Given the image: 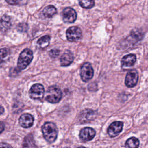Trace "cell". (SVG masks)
Listing matches in <instances>:
<instances>
[{
  "mask_svg": "<svg viewBox=\"0 0 148 148\" xmlns=\"http://www.w3.org/2000/svg\"><path fill=\"white\" fill-rule=\"evenodd\" d=\"M50 38L49 35H45L38 39L37 41V43L39 45V46L42 48H45L47 47L50 42Z\"/></svg>",
  "mask_w": 148,
  "mask_h": 148,
  "instance_id": "cell-18",
  "label": "cell"
},
{
  "mask_svg": "<svg viewBox=\"0 0 148 148\" xmlns=\"http://www.w3.org/2000/svg\"><path fill=\"white\" fill-rule=\"evenodd\" d=\"M59 54H60V50L56 49H51L49 52V54L52 58L57 57L59 55Z\"/></svg>",
  "mask_w": 148,
  "mask_h": 148,
  "instance_id": "cell-21",
  "label": "cell"
},
{
  "mask_svg": "<svg viewBox=\"0 0 148 148\" xmlns=\"http://www.w3.org/2000/svg\"><path fill=\"white\" fill-rule=\"evenodd\" d=\"M79 4L83 8H86V9H89L91 8L94 6V1H79Z\"/></svg>",
  "mask_w": 148,
  "mask_h": 148,
  "instance_id": "cell-19",
  "label": "cell"
},
{
  "mask_svg": "<svg viewBox=\"0 0 148 148\" xmlns=\"http://www.w3.org/2000/svg\"><path fill=\"white\" fill-rule=\"evenodd\" d=\"M138 74L135 69H132L128 71L125 79V84L128 87H134L138 82Z\"/></svg>",
  "mask_w": 148,
  "mask_h": 148,
  "instance_id": "cell-7",
  "label": "cell"
},
{
  "mask_svg": "<svg viewBox=\"0 0 148 148\" xmlns=\"http://www.w3.org/2000/svg\"><path fill=\"white\" fill-rule=\"evenodd\" d=\"M95 117V112L91 109L83 110L79 116V120L82 123H87L93 120Z\"/></svg>",
  "mask_w": 148,
  "mask_h": 148,
  "instance_id": "cell-12",
  "label": "cell"
},
{
  "mask_svg": "<svg viewBox=\"0 0 148 148\" xmlns=\"http://www.w3.org/2000/svg\"><path fill=\"white\" fill-rule=\"evenodd\" d=\"M19 2L20 1H6V2L11 5H17L19 3Z\"/></svg>",
  "mask_w": 148,
  "mask_h": 148,
  "instance_id": "cell-23",
  "label": "cell"
},
{
  "mask_svg": "<svg viewBox=\"0 0 148 148\" xmlns=\"http://www.w3.org/2000/svg\"><path fill=\"white\" fill-rule=\"evenodd\" d=\"M33 53L29 49H25L20 53L17 61V67L19 69H24L31 62Z\"/></svg>",
  "mask_w": 148,
  "mask_h": 148,
  "instance_id": "cell-2",
  "label": "cell"
},
{
  "mask_svg": "<svg viewBox=\"0 0 148 148\" xmlns=\"http://www.w3.org/2000/svg\"><path fill=\"white\" fill-rule=\"evenodd\" d=\"M4 128H5V125L3 123L2 121H0V133H1L4 130Z\"/></svg>",
  "mask_w": 148,
  "mask_h": 148,
  "instance_id": "cell-24",
  "label": "cell"
},
{
  "mask_svg": "<svg viewBox=\"0 0 148 148\" xmlns=\"http://www.w3.org/2000/svg\"><path fill=\"white\" fill-rule=\"evenodd\" d=\"M62 97V92L61 90L56 86H50L46 92L45 99L51 103L58 102Z\"/></svg>",
  "mask_w": 148,
  "mask_h": 148,
  "instance_id": "cell-3",
  "label": "cell"
},
{
  "mask_svg": "<svg viewBox=\"0 0 148 148\" xmlns=\"http://www.w3.org/2000/svg\"><path fill=\"white\" fill-rule=\"evenodd\" d=\"M95 131L94 129L90 127H86L81 130L79 136L83 141H89L95 136Z\"/></svg>",
  "mask_w": 148,
  "mask_h": 148,
  "instance_id": "cell-10",
  "label": "cell"
},
{
  "mask_svg": "<svg viewBox=\"0 0 148 148\" xmlns=\"http://www.w3.org/2000/svg\"><path fill=\"white\" fill-rule=\"evenodd\" d=\"M0 148H12V147L6 143L1 142L0 143Z\"/></svg>",
  "mask_w": 148,
  "mask_h": 148,
  "instance_id": "cell-22",
  "label": "cell"
},
{
  "mask_svg": "<svg viewBox=\"0 0 148 148\" xmlns=\"http://www.w3.org/2000/svg\"><path fill=\"white\" fill-rule=\"evenodd\" d=\"M4 112V109L0 105V115L2 114Z\"/></svg>",
  "mask_w": 148,
  "mask_h": 148,
  "instance_id": "cell-25",
  "label": "cell"
},
{
  "mask_svg": "<svg viewBox=\"0 0 148 148\" xmlns=\"http://www.w3.org/2000/svg\"><path fill=\"white\" fill-rule=\"evenodd\" d=\"M136 56L134 54H130L124 56L121 60V64L123 66L130 67L132 66L136 62Z\"/></svg>",
  "mask_w": 148,
  "mask_h": 148,
  "instance_id": "cell-15",
  "label": "cell"
},
{
  "mask_svg": "<svg viewBox=\"0 0 148 148\" xmlns=\"http://www.w3.org/2000/svg\"><path fill=\"white\" fill-rule=\"evenodd\" d=\"M94 70L89 62L84 63L81 67L80 70V77L82 80L87 82L89 81L93 76Z\"/></svg>",
  "mask_w": 148,
  "mask_h": 148,
  "instance_id": "cell-6",
  "label": "cell"
},
{
  "mask_svg": "<svg viewBox=\"0 0 148 148\" xmlns=\"http://www.w3.org/2000/svg\"><path fill=\"white\" fill-rule=\"evenodd\" d=\"M10 17L7 15L3 16L0 19V30L2 32H6L11 27Z\"/></svg>",
  "mask_w": 148,
  "mask_h": 148,
  "instance_id": "cell-14",
  "label": "cell"
},
{
  "mask_svg": "<svg viewBox=\"0 0 148 148\" xmlns=\"http://www.w3.org/2000/svg\"><path fill=\"white\" fill-rule=\"evenodd\" d=\"M34 123V117L29 113L22 114L19 119L20 125L24 128H29Z\"/></svg>",
  "mask_w": 148,
  "mask_h": 148,
  "instance_id": "cell-11",
  "label": "cell"
},
{
  "mask_svg": "<svg viewBox=\"0 0 148 148\" xmlns=\"http://www.w3.org/2000/svg\"><path fill=\"white\" fill-rule=\"evenodd\" d=\"M56 13V8L53 5H49L44 8L42 12V14L45 18H50L52 17Z\"/></svg>",
  "mask_w": 148,
  "mask_h": 148,
  "instance_id": "cell-16",
  "label": "cell"
},
{
  "mask_svg": "<svg viewBox=\"0 0 148 148\" xmlns=\"http://www.w3.org/2000/svg\"><path fill=\"white\" fill-rule=\"evenodd\" d=\"M42 131L44 138L49 142L52 143L57 139L58 130L54 123L52 122L45 123L42 127Z\"/></svg>",
  "mask_w": 148,
  "mask_h": 148,
  "instance_id": "cell-1",
  "label": "cell"
},
{
  "mask_svg": "<svg viewBox=\"0 0 148 148\" xmlns=\"http://www.w3.org/2000/svg\"><path fill=\"white\" fill-rule=\"evenodd\" d=\"M73 60V56L69 50L65 51L60 57V63L63 66L69 65Z\"/></svg>",
  "mask_w": 148,
  "mask_h": 148,
  "instance_id": "cell-13",
  "label": "cell"
},
{
  "mask_svg": "<svg viewBox=\"0 0 148 148\" xmlns=\"http://www.w3.org/2000/svg\"><path fill=\"white\" fill-rule=\"evenodd\" d=\"M139 141L135 137H131L129 138L125 142L126 148H138L139 147Z\"/></svg>",
  "mask_w": 148,
  "mask_h": 148,
  "instance_id": "cell-17",
  "label": "cell"
},
{
  "mask_svg": "<svg viewBox=\"0 0 148 148\" xmlns=\"http://www.w3.org/2000/svg\"><path fill=\"white\" fill-rule=\"evenodd\" d=\"M44 92L45 89L43 85L37 83L32 86L29 91V95L33 99L41 100L43 97Z\"/></svg>",
  "mask_w": 148,
  "mask_h": 148,
  "instance_id": "cell-4",
  "label": "cell"
},
{
  "mask_svg": "<svg viewBox=\"0 0 148 148\" xmlns=\"http://www.w3.org/2000/svg\"><path fill=\"white\" fill-rule=\"evenodd\" d=\"M67 39L69 42H77L79 40L82 36V31L80 28L76 26L69 27L66 32Z\"/></svg>",
  "mask_w": 148,
  "mask_h": 148,
  "instance_id": "cell-5",
  "label": "cell"
},
{
  "mask_svg": "<svg viewBox=\"0 0 148 148\" xmlns=\"http://www.w3.org/2000/svg\"><path fill=\"white\" fill-rule=\"evenodd\" d=\"M123 123L121 121H114L112 123L108 129V133L110 137H114L118 135L122 131Z\"/></svg>",
  "mask_w": 148,
  "mask_h": 148,
  "instance_id": "cell-9",
  "label": "cell"
},
{
  "mask_svg": "<svg viewBox=\"0 0 148 148\" xmlns=\"http://www.w3.org/2000/svg\"><path fill=\"white\" fill-rule=\"evenodd\" d=\"M76 11L71 8H66L62 11V18L65 23H73L76 20Z\"/></svg>",
  "mask_w": 148,
  "mask_h": 148,
  "instance_id": "cell-8",
  "label": "cell"
},
{
  "mask_svg": "<svg viewBox=\"0 0 148 148\" xmlns=\"http://www.w3.org/2000/svg\"><path fill=\"white\" fill-rule=\"evenodd\" d=\"M77 148H85V147H83V146H81V147H77Z\"/></svg>",
  "mask_w": 148,
  "mask_h": 148,
  "instance_id": "cell-26",
  "label": "cell"
},
{
  "mask_svg": "<svg viewBox=\"0 0 148 148\" xmlns=\"http://www.w3.org/2000/svg\"><path fill=\"white\" fill-rule=\"evenodd\" d=\"M9 54V50L6 48L0 49V64L2 63Z\"/></svg>",
  "mask_w": 148,
  "mask_h": 148,
  "instance_id": "cell-20",
  "label": "cell"
}]
</instances>
